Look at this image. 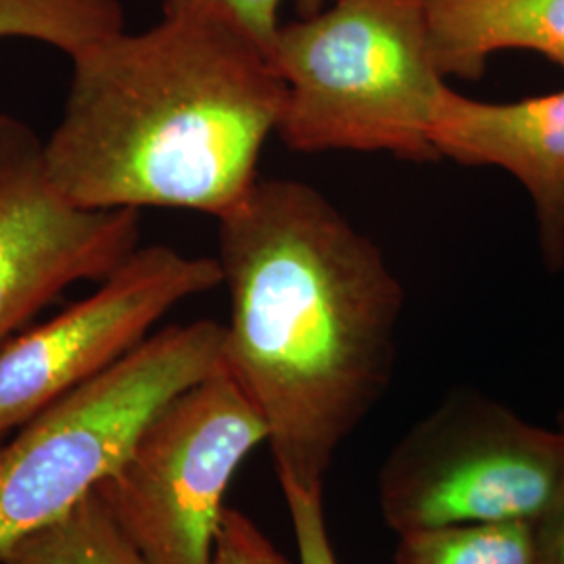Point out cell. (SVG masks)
<instances>
[{"mask_svg": "<svg viewBox=\"0 0 564 564\" xmlns=\"http://www.w3.org/2000/svg\"><path fill=\"white\" fill-rule=\"evenodd\" d=\"M218 223L224 368L265 423L279 481L323 489L391 383L402 282L305 182L260 178Z\"/></svg>", "mask_w": 564, "mask_h": 564, "instance_id": "cell-1", "label": "cell"}, {"mask_svg": "<svg viewBox=\"0 0 564 564\" xmlns=\"http://www.w3.org/2000/svg\"><path fill=\"white\" fill-rule=\"evenodd\" d=\"M57 128L44 142L48 181L86 209H193L220 218L258 178L276 132L284 82L220 15L163 13L74 59Z\"/></svg>", "mask_w": 564, "mask_h": 564, "instance_id": "cell-2", "label": "cell"}, {"mask_svg": "<svg viewBox=\"0 0 564 564\" xmlns=\"http://www.w3.org/2000/svg\"><path fill=\"white\" fill-rule=\"evenodd\" d=\"M272 63L284 82L276 132L289 149L440 162L433 128L449 86L424 0H330L282 25Z\"/></svg>", "mask_w": 564, "mask_h": 564, "instance_id": "cell-3", "label": "cell"}, {"mask_svg": "<svg viewBox=\"0 0 564 564\" xmlns=\"http://www.w3.org/2000/svg\"><path fill=\"white\" fill-rule=\"evenodd\" d=\"M223 324H172L23 424L0 447V561L82 505L165 403L223 366Z\"/></svg>", "mask_w": 564, "mask_h": 564, "instance_id": "cell-4", "label": "cell"}, {"mask_svg": "<svg viewBox=\"0 0 564 564\" xmlns=\"http://www.w3.org/2000/svg\"><path fill=\"white\" fill-rule=\"evenodd\" d=\"M564 475V435L505 403L456 391L384 458L379 506L398 535L440 527L535 523Z\"/></svg>", "mask_w": 564, "mask_h": 564, "instance_id": "cell-5", "label": "cell"}, {"mask_svg": "<svg viewBox=\"0 0 564 564\" xmlns=\"http://www.w3.org/2000/svg\"><path fill=\"white\" fill-rule=\"evenodd\" d=\"M268 429L220 366L151 419L95 494L144 564H212L224 496Z\"/></svg>", "mask_w": 564, "mask_h": 564, "instance_id": "cell-6", "label": "cell"}, {"mask_svg": "<svg viewBox=\"0 0 564 564\" xmlns=\"http://www.w3.org/2000/svg\"><path fill=\"white\" fill-rule=\"evenodd\" d=\"M223 282L214 258L139 247L90 297L0 349V437L120 362L174 305Z\"/></svg>", "mask_w": 564, "mask_h": 564, "instance_id": "cell-7", "label": "cell"}, {"mask_svg": "<svg viewBox=\"0 0 564 564\" xmlns=\"http://www.w3.org/2000/svg\"><path fill=\"white\" fill-rule=\"evenodd\" d=\"M139 209L67 202L44 167V142L0 113V349L80 281H105L139 249Z\"/></svg>", "mask_w": 564, "mask_h": 564, "instance_id": "cell-8", "label": "cell"}, {"mask_svg": "<svg viewBox=\"0 0 564 564\" xmlns=\"http://www.w3.org/2000/svg\"><path fill=\"white\" fill-rule=\"evenodd\" d=\"M440 160L496 165L523 184L535 207L544 263L564 268V90L484 102L445 90L433 128Z\"/></svg>", "mask_w": 564, "mask_h": 564, "instance_id": "cell-9", "label": "cell"}, {"mask_svg": "<svg viewBox=\"0 0 564 564\" xmlns=\"http://www.w3.org/2000/svg\"><path fill=\"white\" fill-rule=\"evenodd\" d=\"M431 51L447 78L479 80L500 51L564 67V0H424Z\"/></svg>", "mask_w": 564, "mask_h": 564, "instance_id": "cell-10", "label": "cell"}, {"mask_svg": "<svg viewBox=\"0 0 564 564\" xmlns=\"http://www.w3.org/2000/svg\"><path fill=\"white\" fill-rule=\"evenodd\" d=\"M121 30V0H0V39L39 41L69 59Z\"/></svg>", "mask_w": 564, "mask_h": 564, "instance_id": "cell-11", "label": "cell"}, {"mask_svg": "<svg viewBox=\"0 0 564 564\" xmlns=\"http://www.w3.org/2000/svg\"><path fill=\"white\" fill-rule=\"evenodd\" d=\"M0 564H144L93 491L67 517L7 552Z\"/></svg>", "mask_w": 564, "mask_h": 564, "instance_id": "cell-12", "label": "cell"}, {"mask_svg": "<svg viewBox=\"0 0 564 564\" xmlns=\"http://www.w3.org/2000/svg\"><path fill=\"white\" fill-rule=\"evenodd\" d=\"M398 538L393 564H538L533 523L456 524Z\"/></svg>", "mask_w": 564, "mask_h": 564, "instance_id": "cell-13", "label": "cell"}, {"mask_svg": "<svg viewBox=\"0 0 564 564\" xmlns=\"http://www.w3.org/2000/svg\"><path fill=\"white\" fill-rule=\"evenodd\" d=\"M284 0H163V13L174 11H205L220 15L232 23L249 41L253 42L268 59L272 61L281 34L279 21ZM302 18H310L330 0H293ZM274 65V63H272Z\"/></svg>", "mask_w": 564, "mask_h": 564, "instance_id": "cell-14", "label": "cell"}, {"mask_svg": "<svg viewBox=\"0 0 564 564\" xmlns=\"http://www.w3.org/2000/svg\"><path fill=\"white\" fill-rule=\"evenodd\" d=\"M281 487L297 540L300 564H339L328 538L323 489H305L293 481H281Z\"/></svg>", "mask_w": 564, "mask_h": 564, "instance_id": "cell-15", "label": "cell"}, {"mask_svg": "<svg viewBox=\"0 0 564 564\" xmlns=\"http://www.w3.org/2000/svg\"><path fill=\"white\" fill-rule=\"evenodd\" d=\"M212 564H293L237 508L224 510L223 524L214 547Z\"/></svg>", "mask_w": 564, "mask_h": 564, "instance_id": "cell-16", "label": "cell"}, {"mask_svg": "<svg viewBox=\"0 0 564 564\" xmlns=\"http://www.w3.org/2000/svg\"><path fill=\"white\" fill-rule=\"evenodd\" d=\"M564 435V410L558 416ZM538 564H564V475L544 514L533 523Z\"/></svg>", "mask_w": 564, "mask_h": 564, "instance_id": "cell-17", "label": "cell"}]
</instances>
